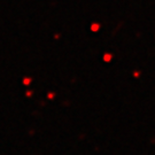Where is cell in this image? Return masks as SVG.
<instances>
[{"label":"cell","mask_w":155,"mask_h":155,"mask_svg":"<svg viewBox=\"0 0 155 155\" xmlns=\"http://www.w3.org/2000/svg\"><path fill=\"white\" fill-rule=\"evenodd\" d=\"M32 94V92H27V97H30Z\"/></svg>","instance_id":"obj_4"},{"label":"cell","mask_w":155,"mask_h":155,"mask_svg":"<svg viewBox=\"0 0 155 155\" xmlns=\"http://www.w3.org/2000/svg\"><path fill=\"white\" fill-rule=\"evenodd\" d=\"M53 97H54V95H53V94H52V93H50V94H48V98H50V99H52V98H53Z\"/></svg>","instance_id":"obj_3"},{"label":"cell","mask_w":155,"mask_h":155,"mask_svg":"<svg viewBox=\"0 0 155 155\" xmlns=\"http://www.w3.org/2000/svg\"><path fill=\"white\" fill-rule=\"evenodd\" d=\"M30 83H31V79H30V78H25V79L23 81V84H25V85H29Z\"/></svg>","instance_id":"obj_1"},{"label":"cell","mask_w":155,"mask_h":155,"mask_svg":"<svg viewBox=\"0 0 155 155\" xmlns=\"http://www.w3.org/2000/svg\"><path fill=\"white\" fill-rule=\"evenodd\" d=\"M105 60H106V61H109V60H110V55H106Z\"/></svg>","instance_id":"obj_2"}]
</instances>
